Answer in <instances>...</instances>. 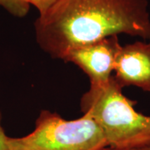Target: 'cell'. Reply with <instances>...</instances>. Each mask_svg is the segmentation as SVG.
<instances>
[{
  "label": "cell",
  "mask_w": 150,
  "mask_h": 150,
  "mask_svg": "<svg viewBox=\"0 0 150 150\" xmlns=\"http://www.w3.org/2000/svg\"><path fill=\"white\" fill-rule=\"evenodd\" d=\"M36 42L52 58L104 38L150 40L148 0H59L34 23Z\"/></svg>",
  "instance_id": "6da1fadb"
},
{
  "label": "cell",
  "mask_w": 150,
  "mask_h": 150,
  "mask_svg": "<svg viewBox=\"0 0 150 150\" xmlns=\"http://www.w3.org/2000/svg\"><path fill=\"white\" fill-rule=\"evenodd\" d=\"M113 75L107 84L92 87L81 98V109L102 129L107 147L150 145V116L134 109Z\"/></svg>",
  "instance_id": "7a4b0ae2"
},
{
  "label": "cell",
  "mask_w": 150,
  "mask_h": 150,
  "mask_svg": "<svg viewBox=\"0 0 150 150\" xmlns=\"http://www.w3.org/2000/svg\"><path fill=\"white\" fill-rule=\"evenodd\" d=\"M9 150H101L107 147L101 128L88 115L66 120L43 110L35 129L21 138L8 137Z\"/></svg>",
  "instance_id": "3957f363"
},
{
  "label": "cell",
  "mask_w": 150,
  "mask_h": 150,
  "mask_svg": "<svg viewBox=\"0 0 150 150\" xmlns=\"http://www.w3.org/2000/svg\"><path fill=\"white\" fill-rule=\"evenodd\" d=\"M121 48L118 35H113L73 48L63 60L79 67L88 75L90 86L100 87L111 79Z\"/></svg>",
  "instance_id": "277c9868"
},
{
  "label": "cell",
  "mask_w": 150,
  "mask_h": 150,
  "mask_svg": "<svg viewBox=\"0 0 150 150\" xmlns=\"http://www.w3.org/2000/svg\"><path fill=\"white\" fill-rule=\"evenodd\" d=\"M113 75L122 88L135 86L150 93V40L122 46Z\"/></svg>",
  "instance_id": "5b68a950"
},
{
  "label": "cell",
  "mask_w": 150,
  "mask_h": 150,
  "mask_svg": "<svg viewBox=\"0 0 150 150\" xmlns=\"http://www.w3.org/2000/svg\"><path fill=\"white\" fill-rule=\"evenodd\" d=\"M0 7L13 16L23 18L30 9V0H0Z\"/></svg>",
  "instance_id": "8992f818"
},
{
  "label": "cell",
  "mask_w": 150,
  "mask_h": 150,
  "mask_svg": "<svg viewBox=\"0 0 150 150\" xmlns=\"http://www.w3.org/2000/svg\"><path fill=\"white\" fill-rule=\"evenodd\" d=\"M59 0H30L31 6L34 7L38 12V15L43 14Z\"/></svg>",
  "instance_id": "52a82bcc"
},
{
  "label": "cell",
  "mask_w": 150,
  "mask_h": 150,
  "mask_svg": "<svg viewBox=\"0 0 150 150\" xmlns=\"http://www.w3.org/2000/svg\"><path fill=\"white\" fill-rule=\"evenodd\" d=\"M8 137L4 133V130L1 124V114H0V150H9L8 147Z\"/></svg>",
  "instance_id": "ba28073f"
},
{
  "label": "cell",
  "mask_w": 150,
  "mask_h": 150,
  "mask_svg": "<svg viewBox=\"0 0 150 150\" xmlns=\"http://www.w3.org/2000/svg\"><path fill=\"white\" fill-rule=\"evenodd\" d=\"M101 150H150V145H142L135 147H128V148H110L105 147Z\"/></svg>",
  "instance_id": "9c48e42d"
}]
</instances>
